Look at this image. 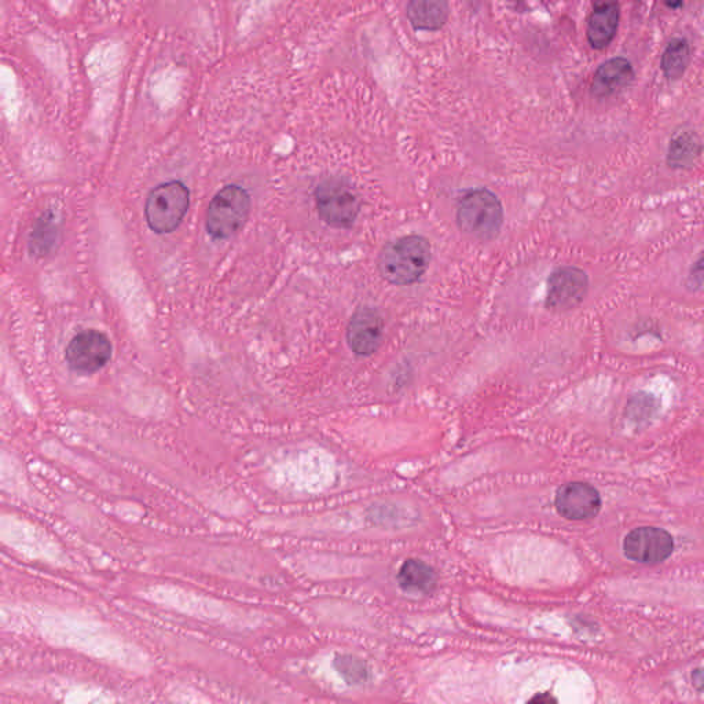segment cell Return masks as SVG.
Returning a JSON list of instances; mask_svg holds the SVG:
<instances>
[{"instance_id": "1", "label": "cell", "mask_w": 704, "mask_h": 704, "mask_svg": "<svg viewBox=\"0 0 704 704\" xmlns=\"http://www.w3.org/2000/svg\"><path fill=\"white\" fill-rule=\"evenodd\" d=\"M427 238L406 236L385 245L379 255L381 277L392 285H412L420 280L431 263Z\"/></svg>"}, {"instance_id": "2", "label": "cell", "mask_w": 704, "mask_h": 704, "mask_svg": "<svg viewBox=\"0 0 704 704\" xmlns=\"http://www.w3.org/2000/svg\"><path fill=\"white\" fill-rule=\"evenodd\" d=\"M457 223L468 236L489 241L500 234L504 208L500 198L489 189H472L465 193L457 208Z\"/></svg>"}, {"instance_id": "3", "label": "cell", "mask_w": 704, "mask_h": 704, "mask_svg": "<svg viewBox=\"0 0 704 704\" xmlns=\"http://www.w3.org/2000/svg\"><path fill=\"white\" fill-rule=\"evenodd\" d=\"M189 205L190 193L185 183H161L154 187L146 200V222L154 233H172L181 226Z\"/></svg>"}, {"instance_id": "4", "label": "cell", "mask_w": 704, "mask_h": 704, "mask_svg": "<svg viewBox=\"0 0 704 704\" xmlns=\"http://www.w3.org/2000/svg\"><path fill=\"white\" fill-rule=\"evenodd\" d=\"M251 212V196L244 187H223L212 198L207 211V230L216 240L233 237L247 222Z\"/></svg>"}, {"instance_id": "5", "label": "cell", "mask_w": 704, "mask_h": 704, "mask_svg": "<svg viewBox=\"0 0 704 704\" xmlns=\"http://www.w3.org/2000/svg\"><path fill=\"white\" fill-rule=\"evenodd\" d=\"M315 204L319 218L326 225L347 229L354 225L358 218V196L347 182L339 178H330L319 183L314 193Z\"/></svg>"}, {"instance_id": "6", "label": "cell", "mask_w": 704, "mask_h": 704, "mask_svg": "<svg viewBox=\"0 0 704 704\" xmlns=\"http://www.w3.org/2000/svg\"><path fill=\"white\" fill-rule=\"evenodd\" d=\"M113 347L105 333L87 329L77 333L65 350L69 368L83 374L99 372L112 359Z\"/></svg>"}, {"instance_id": "7", "label": "cell", "mask_w": 704, "mask_h": 704, "mask_svg": "<svg viewBox=\"0 0 704 704\" xmlns=\"http://www.w3.org/2000/svg\"><path fill=\"white\" fill-rule=\"evenodd\" d=\"M589 288V278L578 267H559L550 274L546 285V307L552 311H567L582 303Z\"/></svg>"}, {"instance_id": "8", "label": "cell", "mask_w": 704, "mask_h": 704, "mask_svg": "<svg viewBox=\"0 0 704 704\" xmlns=\"http://www.w3.org/2000/svg\"><path fill=\"white\" fill-rule=\"evenodd\" d=\"M673 537L663 528H634L623 541V552L629 560L641 564H659L673 553Z\"/></svg>"}, {"instance_id": "9", "label": "cell", "mask_w": 704, "mask_h": 704, "mask_svg": "<svg viewBox=\"0 0 704 704\" xmlns=\"http://www.w3.org/2000/svg\"><path fill=\"white\" fill-rule=\"evenodd\" d=\"M384 336V321L376 308L361 306L355 311L347 326V343L354 354L369 357L374 354Z\"/></svg>"}, {"instance_id": "10", "label": "cell", "mask_w": 704, "mask_h": 704, "mask_svg": "<svg viewBox=\"0 0 704 704\" xmlns=\"http://www.w3.org/2000/svg\"><path fill=\"white\" fill-rule=\"evenodd\" d=\"M557 512L564 519L582 522L599 515L601 497L599 491L588 483L571 482L563 484L555 497Z\"/></svg>"}, {"instance_id": "11", "label": "cell", "mask_w": 704, "mask_h": 704, "mask_svg": "<svg viewBox=\"0 0 704 704\" xmlns=\"http://www.w3.org/2000/svg\"><path fill=\"white\" fill-rule=\"evenodd\" d=\"M618 25V0H593L588 20V39L593 49H605L614 40Z\"/></svg>"}, {"instance_id": "12", "label": "cell", "mask_w": 704, "mask_h": 704, "mask_svg": "<svg viewBox=\"0 0 704 704\" xmlns=\"http://www.w3.org/2000/svg\"><path fill=\"white\" fill-rule=\"evenodd\" d=\"M634 76L632 64L625 58L604 62L594 75L592 90L596 97H610L629 86Z\"/></svg>"}, {"instance_id": "13", "label": "cell", "mask_w": 704, "mask_h": 704, "mask_svg": "<svg viewBox=\"0 0 704 704\" xmlns=\"http://www.w3.org/2000/svg\"><path fill=\"white\" fill-rule=\"evenodd\" d=\"M407 18L416 31H439L449 20V0H410Z\"/></svg>"}, {"instance_id": "14", "label": "cell", "mask_w": 704, "mask_h": 704, "mask_svg": "<svg viewBox=\"0 0 704 704\" xmlns=\"http://www.w3.org/2000/svg\"><path fill=\"white\" fill-rule=\"evenodd\" d=\"M398 582L406 592L428 594L435 589L436 572L425 561L409 559L398 572Z\"/></svg>"}, {"instance_id": "15", "label": "cell", "mask_w": 704, "mask_h": 704, "mask_svg": "<svg viewBox=\"0 0 704 704\" xmlns=\"http://www.w3.org/2000/svg\"><path fill=\"white\" fill-rule=\"evenodd\" d=\"M702 145L699 139L689 132H682L670 142L669 163L676 168L691 167L699 159Z\"/></svg>"}, {"instance_id": "16", "label": "cell", "mask_w": 704, "mask_h": 704, "mask_svg": "<svg viewBox=\"0 0 704 704\" xmlns=\"http://www.w3.org/2000/svg\"><path fill=\"white\" fill-rule=\"evenodd\" d=\"M689 60H691V50L687 40H671L662 57L663 72L669 79H680L687 71Z\"/></svg>"}, {"instance_id": "17", "label": "cell", "mask_w": 704, "mask_h": 704, "mask_svg": "<svg viewBox=\"0 0 704 704\" xmlns=\"http://www.w3.org/2000/svg\"><path fill=\"white\" fill-rule=\"evenodd\" d=\"M55 229L57 225L53 215H44L40 218L29 240V248L33 255L43 256L50 251L55 241Z\"/></svg>"}, {"instance_id": "18", "label": "cell", "mask_w": 704, "mask_h": 704, "mask_svg": "<svg viewBox=\"0 0 704 704\" xmlns=\"http://www.w3.org/2000/svg\"><path fill=\"white\" fill-rule=\"evenodd\" d=\"M689 286L696 291H704V252L693 262L688 275Z\"/></svg>"}, {"instance_id": "19", "label": "cell", "mask_w": 704, "mask_h": 704, "mask_svg": "<svg viewBox=\"0 0 704 704\" xmlns=\"http://www.w3.org/2000/svg\"><path fill=\"white\" fill-rule=\"evenodd\" d=\"M692 684L693 687L698 689L700 693L704 695V666L699 667L692 673Z\"/></svg>"}, {"instance_id": "20", "label": "cell", "mask_w": 704, "mask_h": 704, "mask_svg": "<svg viewBox=\"0 0 704 704\" xmlns=\"http://www.w3.org/2000/svg\"><path fill=\"white\" fill-rule=\"evenodd\" d=\"M663 2H665L667 6L671 7V9H677V7L682 5V0H663Z\"/></svg>"}]
</instances>
